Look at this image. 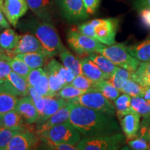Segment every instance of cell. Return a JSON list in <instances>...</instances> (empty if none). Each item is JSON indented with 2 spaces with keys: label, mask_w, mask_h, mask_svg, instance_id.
Returning <instances> with one entry per match:
<instances>
[{
  "label": "cell",
  "mask_w": 150,
  "mask_h": 150,
  "mask_svg": "<svg viewBox=\"0 0 150 150\" xmlns=\"http://www.w3.org/2000/svg\"><path fill=\"white\" fill-rule=\"evenodd\" d=\"M123 132L127 139H133L138 134L140 128V115L132 112L120 120Z\"/></svg>",
  "instance_id": "19"
},
{
  "label": "cell",
  "mask_w": 150,
  "mask_h": 150,
  "mask_svg": "<svg viewBox=\"0 0 150 150\" xmlns=\"http://www.w3.org/2000/svg\"><path fill=\"white\" fill-rule=\"evenodd\" d=\"M127 50L140 62L150 61V35L142 42L128 46Z\"/></svg>",
  "instance_id": "20"
},
{
  "label": "cell",
  "mask_w": 150,
  "mask_h": 150,
  "mask_svg": "<svg viewBox=\"0 0 150 150\" xmlns=\"http://www.w3.org/2000/svg\"><path fill=\"white\" fill-rule=\"evenodd\" d=\"M15 110L22 115L28 125L36 123L39 118L38 111L29 95L19 98Z\"/></svg>",
  "instance_id": "14"
},
{
  "label": "cell",
  "mask_w": 150,
  "mask_h": 150,
  "mask_svg": "<svg viewBox=\"0 0 150 150\" xmlns=\"http://www.w3.org/2000/svg\"><path fill=\"white\" fill-rule=\"evenodd\" d=\"M44 145L39 146V149L50 150H78L76 145L65 143H54L52 142H43Z\"/></svg>",
  "instance_id": "42"
},
{
  "label": "cell",
  "mask_w": 150,
  "mask_h": 150,
  "mask_svg": "<svg viewBox=\"0 0 150 150\" xmlns=\"http://www.w3.org/2000/svg\"><path fill=\"white\" fill-rule=\"evenodd\" d=\"M88 91H83V90L79 89L77 88L74 87L71 84H67L59 91L56 97L64 99L65 100H70L71 99L75 98V97L80 96L83 93H86Z\"/></svg>",
  "instance_id": "35"
},
{
  "label": "cell",
  "mask_w": 150,
  "mask_h": 150,
  "mask_svg": "<svg viewBox=\"0 0 150 150\" xmlns=\"http://www.w3.org/2000/svg\"><path fill=\"white\" fill-rule=\"evenodd\" d=\"M29 8L38 18L46 22H52V5L50 0H27Z\"/></svg>",
  "instance_id": "18"
},
{
  "label": "cell",
  "mask_w": 150,
  "mask_h": 150,
  "mask_svg": "<svg viewBox=\"0 0 150 150\" xmlns=\"http://www.w3.org/2000/svg\"><path fill=\"white\" fill-rule=\"evenodd\" d=\"M33 88L43 97H52L50 86H49L48 76L46 71L45 73L43 74L42 78L40 79V80L38 82V83Z\"/></svg>",
  "instance_id": "40"
},
{
  "label": "cell",
  "mask_w": 150,
  "mask_h": 150,
  "mask_svg": "<svg viewBox=\"0 0 150 150\" xmlns=\"http://www.w3.org/2000/svg\"><path fill=\"white\" fill-rule=\"evenodd\" d=\"M14 56H16L17 58L24 61L31 70L43 66L47 59H48L44 54L38 52L19 54Z\"/></svg>",
  "instance_id": "26"
},
{
  "label": "cell",
  "mask_w": 150,
  "mask_h": 150,
  "mask_svg": "<svg viewBox=\"0 0 150 150\" xmlns=\"http://www.w3.org/2000/svg\"><path fill=\"white\" fill-rule=\"evenodd\" d=\"M131 79L144 87L150 85V61L140 62L134 72H131Z\"/></svg>",
  "instance_id": "24"
},
{
  "label": "cell",
  "mask_w": 150,
  "mask_h": 150,
  "mask_svg": "<svg viewBox=\"0 0 150 150\" xmlns=\"http://www.w3.org/2000/svg\"><path fill=\"white\" fill-rule=\"evenodd\" d=\"M29 95L32 98L33 102H34V104L37 108V110L38 111L39 115H40V114L42 112L45 107L44 97L42 95H41L32 86H29Z\"/></svg>",
  "instance_id": "41"
},
{
  "label": "cell",
  "mask_w": 150,
  "mask_h": 150,
  "mask_svg": "<svg viewBox=\"0 0 150 150\" xmlns=\"http://www.w3.org/2000/svg\"><path fill=\"white\" fill-rule=\"evenodd\" d=\"M1 125V115H0V127Z\"/></svg>",
  "instance_id": "52"
},
{
  "label": "cell",
  "mask_w": 150,
  "mask_h": 150,
  "mask_svg": "<svg viewBox=\"0 0 150 150\" xmlns=\"http://www.w3.org/2000/svg\"><path fill=\"white\" fill-rule=\"evenodd\" d=\"M95 89L100 92L105 97L110 101L115 100L120 96V91L114 87L108 80H103L95 83Z\"/></svg>",
  "instance_id": "31"
},
{
  "label": "cell",
  "mask_w": 150,
  "mask_h": 150,
  "mask_svg": "<svg viewBox=\"0 0 150 150\" xmlns=\"http://www.w3.org/2000/svg\"><path fill=\"white\" fill-rule=\"evenodd\" d=\"M12 57L8 54L0 52V81L7 80L11 68L9 65V61Z\"/></svg>",
  "instance_id": "39"
},
{
  "label": "cell",
  "mask_w": 150,
  "mask_h": 150,
  "mask_svg": "<svg viewBox=\"0 0 150 150\" xmlns=\"http://www.w3.org/2000/svg\"><path fill=\"white\" fill-rule=\"evenodd\" d=\"M95 82L92 81L91 79L81 74L75 76L70 84L79 89L83 91H89L91 89H95Z\"/></svg>",
  "instance_id": "37"
},
{
  "label": "cell",
  "mask_w": 150,
  "mask_h": 150,
  "mask_svg": "<svg viewBox=\"0 0 150 150\" xmlns=\"http://www.w3.org/2000/svg\"><path fill=\"white\" fill-rule=\"evenodd\" d=\"M131 71L117 66L108 81L114 87L120 91L127 81L131 79Z\"/></svg>",
  "instance_id": "28"
},
{
  "label": "cell",
  "mask_w": 150,
  "mask_h": 150,
  "mask_svg": "<svg viewBox=\"0 0 150 150\" xmlns=\"http://www.w3.org/2000/svg\"><path fill=\"white\" fill-rule=\"evenodd\" d=\"M149 87H150V85H149Z\"/></svg>",
  "instance_id": "54"
},
{
  "label": "cell",
  "mask_w": 150,
  "mask_h": 150,
  "mask_svg": "<svg viewBox=\"0 0 150 150\" xmlns=\"http://www.w3.org/2000/svg\"><path fill=\"white\" fill-rule=\"evenodd\" d=\"M1 126L2 127L27 130L25 129V120L16 110H11L1 115Z\"/></svg>",
  "instance_id": "23"
},
{
  "label": "cell",
  "mask_w": 150,
  "mask_h": 150,
  "mask_svg": "<svg viewBox=\"0 0 150 150\" xmlns=\"http://www.w3.org/2000/svg\"><path fill=\"white\" fill-rule=\"evenodd\" d=\"M9 65H10L12 71L20 75L26 79H27L30 71L31 70V69L24 61L17 58L16 56L11 58L9 61Z\"/></svg>",
  "instance_id": "34"
},
{
  "label": "cell",
  "mask_w": 150,
  "mask_h": 150,
  "mask_svg": "<svg viewBox=\"0 0 150 150\" xmlns=\"http://www.w3.org/2000/svg\"><path fill=\"white\" fill-rule=\"evenodd\" d=\"M86 10L89 15H93L98 8L100 0H83Z\"/></svg>",
  "instance_id": "45"
},
{
  "label": "cell",
  "mask_w": 150,
  "mask_h": 150,
  "mask_svg": "<svg viewBox=\"0 0 150 150\" xmlns=\"http://www.w3.org/2000/svg\"><path fill=\"white\" fill-rule=\"evenodd\" d=\"M131 98L129 95L124 93L114 100L116 112L120 120L124 116L133 112L131 108Z\"/></svg>",
  "instance_id": "30"
},
{
  "label": "cell",
  "mask_w": 150,
  "mask_h": 150,
  "mask_svg": "<svg viewBox=\"0 0 150 150\" xmlns=\"http://www.w3.org/2000/svg\"><path fill=\"white\" fill-rule=\"evenodd\" d=\"M96 52L104 55L116 66L122 67L131 72H134L140 63V61L129 54L125 42L115 43L112 45L105 46Z\"/></svg>",
  "instance_id": "4"
},
{
  "label": "cell",
  "mask_w": 150,
  "mask_h": 150,
  "mask_svg": "<svg viewBox=\"0 0 150 150\" xmlns=\"http://www.w3.org/2000/svg\"><path fill=\"white\" fill-rule=\"evenodd\" d=\"M45 70L46 71L48 76L49 86H50L52 97H56L57 95V93H59V91L62 88L64 87L65 85L54 73H52L51 71L49 70L47 67L45 68Z\"/></svg>",
  "instance_id": "38"
},
{
  "label": "cell",
  "mask_w": 150,
  "mask_h": 150,
  "mask_svg": "<svg viewBox=\"0 0 150 150\" xmlns=\"http://www.w3.org/2000/svg\"><path fill=\"white\" fill-rule=\"evenodd\" d=\"M68 121L84 137L110 135L120 132L113 116L72 104Z\"/></svg>",
  "instance_id": "1"
},
{
  "label": "cell",
  "mask_w": 150,
  "mask_h": 150,
  "mask_svg": "<svg viewBox=\"0 0 150 150\" xmlns=\"http://www.w3.org/2000/svg\"><path fill=\"white\" fill-rule=\"evenodd\" d=\"M131 108L133 112L142 116L144 120L150 119L149 106L148 102L142 97H131Z\"/></svg>",
  "instance_id": "29"
},
{
  "label": "cell",
  "mask_w": 150,
  "mask_h": 150,
  "mask_svg": "<svg viewBox=\"0 0 150 150\" xmlns=\"http://www.w3.org/2000/svg\"><path fill=\"white\" fill-rule=\"evenodd\" d=\"M129 145L131 149L134 150L150 149V145L148 143V140L144 136L129 140Z\"/></svg>",
  "instance_id": "44"
},
{
  "label": "cell",
  "mask_w": 150,
  "mask_h": 150,
  "mask_svg": "<svg viewBox=\"0 0 150 150\" xmlns=\"http://www.w3.org/2000/svg\"><path fill=\"white\" fill-rule=\"evenodd\" d=\"M21 35L17 33L11 28L4 29L0 33V48L5 52L13 50L18 45Z\"/></svg>",
  "instance_id": "22"
},
{
  "label": "cell",
  "mask_w": 150,
  "mask_h": 150,
  "mask_svg": "<svg viewBox=\"0 0 150 150\" xmlns=\"http://www.w3.org/2000/svg\"><path fill=\"white\" fill-rule=\"evenodd\" d=\"M16 27L24 32L34 35L42 44L48 59L59 55L65 48L51 22L43 21L37 17L29 18L18 22Z\"/></svg>",
  "instance_id": "2"
},
{
  "label": "cell",
  "mask_w": 150,
  "mask_h": 150,
  "mask_svg": "<svg viewBox=\"0 0 150 150\" xmlns=\"http://www.w3.org/2000/svg\"><path fill=\"white\" fill-rule=\"evenodd\" d=\"M67 43L73 51L79 56L89 55L106 46L96 39L74 29L70 30L67 33Z\"/></svg>",
  "instance_id": "7"
},
{
  "label": "cell",
  "mask_w": 150,
  "mask_h": 150,
  "mask_svg": "<svg viewBox=\"0 0 150 150\" xmlns=\"http://www.w3.org/2000/svg\"><path fill=\"white\" fill-rule=\"evenodd\" d=\"M71 106H72V104L67 102L65 106L60 108L57 112L52 115L50 118H48L46 121H45L40 125H36V131H35L36 134H40L55 125L68 120L69 117H70Z\"/></svg>",
  "instance_id": "15"
},
{
  "label": "cell",
  "mask_w": 150,
  "mask_h": 150,
  "mask_svg": "<svg viewBox=\"0 0 150 150\" xmlns=\"http://www.w3.org/2000/svg\"><path fill=\"white\" fill-rule=\"evenodd\" d=\"M144 88V86L140 85L131 79H129L121 89L120 92L127 94L131 97H142Z\"/></svg>",
  "instance_id": "36"
},
{
  "label": "cell",
  "mask_w": 150,
  "mask_h": 150,
  "mask_svg": "<svg viewBox=\"0 0 150 150\" xmlns=\"http://www.w3.org/2000/svg\"><path fill=\"white\" fill-rule=\"evenodd\" d=\"M88 58L100 68L103 72L109 76V79L117 67L104 55L97 52L89 54Z\"/></svg>",
  "instance_id": "27"
},
{
  "label": "cell",
  "mask_w": 150,
  "mask_h": 150,
  "mask_svg": "<svg viewBox=\"0 0 150 150\" xmlns=\"http://www.w3.org/2000/svg\"><path fill=\"white\" fill-rule=\"evenodd\" d=\"M80 63L82 74L91 79L92 81L96 83L103 80L109 79V76L103 72L100 68L88 57L81 60Z\"/></svg>",
  "instance_id": "17"
},
{
  "label": "cell",
  "mask_w": 150,
  "mask_h": 150,
  "mask_svg": "<svg viewBox=\"0 0 150 150\" xmlns=\"http://www.w3.org/2000/svg\"><path fill=\"white\" fill-rule=\"evenodd\" d=\"M62 16L67 21L77 22L88 18L83 0H55Z\"/></svg>",
  "instance_id": "9"
},
{
  "label": "cell",
  "mask_w": 150,
  "mask_h": 150,
  "mask_svg": "<svg viewBox=\"0 0 150 150\" xmlns=\"http://www.w3.org/2000/svg\"><path fill=\"white\" fill-rule=\"evenodd\" d=\"M91 22L93 27V38L107 46L115 44L119 24L117 19H95Z\"/></svg>",
  "instance_id": "8"
},
{
  "label": "cell",
  "mask_w": 150,
  "mask_h": 150,
  "mask_svg": "<svg viewBox=\"0 0 150 150\" xmlns=\"http://www.w3.org/2000/svg\"><path fill=\"white\" fill-rule=\"evenodd\" d=\"M142 97H143L144 99L146 100H150V87L147 86V87H145L144 88L143 93L142 95Z\"/></svg>",
  "instance_id": "49"
},
{
  "label": "cell",
  "mask_w": 150,
  "mask_h": 150,
  "mask_svg": "<svg viewBox=\"0 0 150 150\" xmlns=\"http://www.w3.org/2000/svg\"><path fill=\"white\" fill-rule=\"evenodd\" d=\"M45 107L42 112L39 115V118L36 122V125H40L52 115L59 110L60 108L67 104V101L59 97H44Z\"/></svg>",
  "instance_id": "16"
},
{
  "label": "cell",
  "mask_w": 150,
  "mask_h": 150,
  "mask_svg": "<svg viewBox=\"0 0 150 150\" xmlns=\"http://www.w3.org/2000/svg\"><path fill=\"white\" fill-rule=\"evenodd\" d=\"M3 81H0V84H1V83H2Z\"/></svg>",
  "instance_id": "53"
},
{
  "label": "cell",
  "mask_w": 150,
  "mask_h": 150,
  "mask_svg": "<svg viewBox=\"0 0 150 150\" xmlns=\"http://www.w3.org/2000/svg\"><path fill=\"white\" fill-rule=\"evenodd\" d=\"M59 56L63 65L67 67L74 75V76L82 74L80 61H79L73 54H71L68 50L65 48L59 54Z\"/></svg>",
  "instance_id": "25"
},
{
  "label": "cell",
  "mask_w": 150,
  "mask_h": 150,
  "mask_svg": "<svg viewBox=\"0 0 150 150\" xmlns=\"http://www.w3.org/2000/svg\"><path fill=\"white\" fill-rule=\"evenodd\" d=\"M41 141L76 145L81 140V133L68 120L51 127L38 134Z\"/></svg>",
  "instance_id": "3"
},
{
  "label": "cell",
  "mask_w": 150,
  "mask_h": 150,
  "mask_svg": "<svg viewBox=\"0 0 150 150\" xmlns=\"http://www.w3.org/2000/svg\"><path fill=\"white\" fill-rule=\"evenodd\" d=\"M67 102L75 105L86 106L91 109L104 112L107 115L115 116V107L109 99L105 97L96 89L89 90L80 96L67 100Z\"/></svg>",
  "instance_id": "6"
},
{
  "label": "cell",
  "mask_w": 150,
  "mask_h": 150,
  "mask_svg": "<svg viewBox=\"0 0 150 150\" xmlns=\"http://www.w3.org/2000/svg\"><path fill=\"white\" fill-rule=\"evenodd\" d=\"M6 52L11 56H14L19 54L30 53V52H38L45 55L44 48L40 40L34 35L29 33H26L21 35L16 47L13 50Z\"/></svg>",
  "instance_id": "12"
},
{
  "label": "cell",
  "mask_w": 150,
  "mask_h": 150,
  "mask_svg": "<svg viewBox=\"0 0 150 150\" xmlns=\"http://www.w3.org/2000/svg\"><path fill=\"white\" fill-rule=\"evenodd\" d=\"M25 131L19 129L8 128L5 127H0V150H6L9 142L13 137L20 131Z\"/></svg>",
  "instance_id": "33"
},
{
  "label": "cell",
  "mask_w": 150,
  "mask_h": 150,
  "mask_svg": "<svg viewBox=\"0 0 150 150\" xmlns=\"http://www.w3.org/2000/svg\"><path fill=\"white\" fill-rule=\"evenodd\" d=\"M125 136L121 132L110 135L84 137L76 144L78 150H117L125 144Z\"/></svg>",
  "instance_id": "5"
},
{
  "label": "cell",
  "mask_w": 150,
  "mask_h": 150,
  "mask_svg": "<svg viewBox=\"0 0 150 150\" xmlns=\"http://www.w3.org/2000/svg\"><path fill=\"white\" fill-rule=\"evenodd\" d=\"M1 9L9 23L16 27L20 19L27 13L29 6L27 0H4Z\"/></svg>",
  "instance_id": "11"
},
{
  "label": "cell",
  "mask_w": 150,
  "mask_h": 150,
  "mask_svg": "<svg viewBox=\"0 0 150 150\" xmlns=\"http://www.w3.org/2000/svg\"><path fill=\"white\" fill-rule=\"evenodd\" d=\"M10 27V23H9L4 14L2 9L0 7V30L6 29Z\"/></svg>",
  "instance_id": "48"
},
{
  "label": "cell",
  "mask_w": 150,
  "mask_h": 150,
  "mask_svg": "<svg viewBox=\"0 0 150 150\" xmlns=\"http://www.w3.org/2000/svg\"><path fill=\"white\" fill-rule=\"evenodd\" d=\"M139 16L142 24L148 29H150V9H139Z\"/></svg>",
  "instance_id": "46"
},
{
  "label": "cell",
  "mask_w": 150,
  "mask_h": 150,
  "mask_svg": "<svg viewBox=\"0 0 150 150\" xmlns=\"http://www.w3.org/2000/svg\"><path fill=\"white\" fill-rule=\"evenodd\" d=\"M45 73V70H43L41 67H38V68L32 69L30 71L29 75H28L27 81L29 84V86H34L38 83V82L40 80L43 74Z\"/></svg>",
  "instance_id": "43"
},
{
  "label": "cell",
  "mask_w": 150,
  "mask_h": 150,
  "mask_svg": "<svg viewBox=\"0 0 150 150\" xmlns=\"http://www.w3.org/2000/svg\"><path fill=\"white\" fill-rule=\"evenodd\" d=\"M39 138L36 132L22 131L16 134L9 142L6 150H29L36 147Z\"/></svg>",
  "instance_id": "13"
},
{
  "label": "cell",
  "mask_w": 150,
  "mask_h": 150,
  "mask_svg": "<svg viewBox=\"0 0 150 150\" xmlns=\"http://www.w3.org/2000/svg\"><path fill=\"white\" fill-rule=\"evenodd\" d=\"M46 67L54 73L65 86L70 84L73 79L74 78V75L67 67L56 59H52Z\"/></svg>",
  "instance_id": "21"
},
{
  "label": "cell",
  "mask_w": 150,
  "mask_h": 150,
  "mask_svg": "<svg viewBox=\"0 0 150 150\" xmlns=\"http://www.w3.org/2000/svg\"><path fill=\"white\" fill-rule=\"evenodd\" d=\"M144 137L147 138V139L148 140V141L150 142V127L148 129H147V131H146L145 134V136H144Z\"/></svg>",
  "instance_id": "50"
},
{
  "label": "cell",
  "mask_w": 150,
  "mask_h": 150,
  "mask_svg": "<svg viewBox=\"0 0 150 150\" xmlns=\"http://www.w3.org/2000/svg\"><path fill=\"white\" fill-rule=\"evenodd\" d=\"M148 104H149V112H150V100H148Z\"/></svg>",
  "instance_id": "51"
},
{
  "label": "cell",
  "mask_w": 150,
  "mask_h": 150,
  "mask_svg": "<svg viewBox=\"0 0 150 150\" xmlns=\"http://www.w3.org/2000/svg\"><path fill=\"white\" fill-rule=\"evenodd\" d=\"M7 80L14 86L18 91L20 92L21 96L29 95V84L26 79L14 72L11 70L7 77Z\"/></svg>",
  "instance_id": "32"
},
{
  "label": "cell",
  "mask_w": 150,
  "mask_h": 150,
  "mask_svg": "<svg viewBox=\"0 0 150 150\" xmlns=\"http://www.w3.org/2000/svg\"><path fill=\"white\" fill-rule=\"evenodd\" d=\"M20 97V92L8 80L0 84V115L15 110Z\"/></svg>",
  "instance_id": "10"
},
{
  "label": "cell",
  "mask_w": 150,
  "mask_h": 150,
  "mask_svg": "<svg viewBox=\"0 0 150 150\" xmlns=\"http://www.w3.org/2000/svg\"><path fill=\"white\" fill-rule=\"evenodd\" d=\"M134 4L138 10L140 8L150 9V0H134Z\"/></svg>",
  "instance_id": "47"
}]
</instances>
